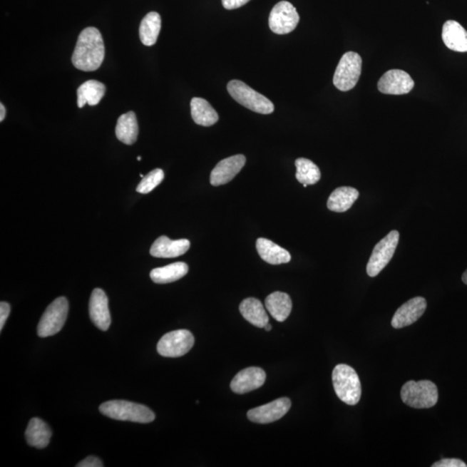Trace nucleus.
Wrapping results in <instances>:
<instances>
[{
    "mask_svg": "<svg viewBox=\"0 0 467 467\" xmlns=\"http://www.w3.org/2000/svg\"><path fill=\"white\" fill-rule=\"evenodd\" d=\"M105 58V46L101 32L95 27H88L78 36L72 63L77 70L91 72L98 70Z\"/></svg>",
    "mask_w": 467,
    "mask_h": 467,
    "instance_id": "f257e3e1",
    "label": "nucleus"
},
{
    "mask_svg": "<svg viewBox=\"0 0 467 467\" xmlns=\"http://www.w3.org/2000/svg\"><path fill=\"white\" fill-rule=\"evenodd\" d=\"M100 412L105 416L117 421L150 424L155 419V414L145 405L132 401H108L100 406Z\"/></svg>",
    "mask_w": 467,
    "mask_h": 467,
    "instance_id": "f03ea898",
    "label": "nucleus"
},
{
    "mask_svg": "<svg viewBox=\"0 0 467 467\" xmlns=\"http://www.w3.org/2000/svg\"><path fill=\"white\" fill-rule=\"evenodd\" d=\"M332 383L336 395L348 405L359 404L362 387L354 369L347 364H339L333 369Z\"/></svg>",
    "mask_w": 467,
    "mask_h": 467,
    "instance_id": "7ed1b4c3",
    "label": "nucleus"
},
{
    "mask_svg": "<svg viewBox=\"0 0 467 467\" xmlns=\"http://www.w3.org/2000/svg\"><path fill=\"white\" fill-rule=\"evenodd\" d=\"M404 403L414 409H429L437 404V386L431 381H409L401 391Z\"/></svg>",
    "mask_w": 467,
    "mask_h": 467,
    "instance_id": "20e7f679",
    "label": "nucleus"
},
{
    "mask_svg": "<svg viewBox=\"0 0 467 467\" xmlns=\"http://www.w3.org/2000/svg\"><path fill=\"white\" fill-rule=\"evenodd\" d=\"M227 88L232 98L251 111L262 115H270L274 111V106L270 100L241 81H230Z\"/></svg>",
    "mask_w": 467,
    "mask_h": 467,
    "instance_id": "39448f33",
    "label": "nucleus"
},
{
    "mask_svg": "<svg viewBox=\"0 0 467 467\" xmlns=\"http://www.w3.org/2000/svg\"><path fill=\"white\" fill-rule=\"evenodd\" d=\"M363 61L356 52L345 53L337 66L333 83L340 91H349L354 88L362 71Z\"/></svg>",
    "mask_w": 467,
    "mask_h": 467,
    "instance_id": "423d86ee",
    "label": "nucleus"
},
{
    "mask_svg": "<svg viewBox=\"0 0 467 467\" xmlns=\"http://www.w3.org/2000/svg\"><path fill=\"white\" fill-rule=\"evenodd\" d=\"M68 312V302L66 298L56 299L47 307L38 326V335L40 338H47L56 334L66 322Z\"/></svg>",
    "mask_w": 467,
    "mask_h": 467,
    "instance_id": "0eeeda50",
    "label": "nucleus"
},
{
    "mask_svg": "<svg viewBox=\"0 0 467 467\" xmlns=\"http://www.w3.org/2000/svg\"><path fill=\"white\" fill-rule=\"evenodd\" d=\"M399 232L392 230L374 247L367 265V274L369 277H376L391 262L399 242Z\"/></svg>",
    "mask_w": 467,
    "mask_h": 467,
    "instance_id": "6e6552de",
    "label": "nucleus"
},
{
    "mask_svg": "<svg viewBox=\"0 0 467 467\" xmlns=\"http://www.w3.org/2000/svg\"><path fill=\"white\" fill-rule=\"evenodd\" d=\"M194 337L188 330H178L166 333L158 341L157 350L165 357H178L188 353L194 345Z\"/></svg>",
    "mask_w": 467,
    "mask_h": 467,
    "instance_id": "1a4fd4ad",
    "label": "nucleus"
},
{
    "mask_svg": "<svg viewBox=\"0 0 467 467\" xmlns=\"http://www.w3.org/2000/svg\"><path fill=\"white\" fill-rule=\"evenodd\" d=\"M299 22L296 8L287 1L276 4L270 15V27L275 34L285 35L295 30Z\"/></svg>",
    "mask_w": 467,
    "mask_h": 467,
    "instance_id": "9d476101",
    "label": "nucleus"
},
{
    "mask_svg": "<svg viewBox=\"0 0 467 467\" xmlns=\"http://www.w3.org/2000/svg\"><path fill=\"white\" fill-rule=\"evenodd\" d=\"M415 86V82L407 72L391 70L381 77L377 88L386 95L400 96L409 93Z\"/></svg>",
    "mask_w": 467,
    "mask_h": 467,
    "instance_id": "9b49d317",
    "label": "nucleus"
},
{
    "mask_svg": "<svg viewBox=\"0 0 467 467\" xmlns=\"http://www.w3.org/2000/svg\"><path fill=\"white\" fill-rule=\"evenodd\" d=\"M291 401L289 398L283 397L271 401L261 407L250 409L247 417L251 421L259 424H267L282 419L289 411Z\"/></svg>",
    "mask_w": 467,
    "mask_h": 467,
    "instance_id": "f8f14e48",
    "label": "nucleus"
},
{
    "mask_svg": "<svg viewBox=\"0 0 467 467\" xmlns=\"http://www.w3.org/2000/svg\"><path fill=\"white\" fill-rule=\"evenodd\" d=\"M89 316L92 322L100 330H108L111 324V312L108 308V299L107 294L101 288H96L92 292L89 300Z\"/></svg>",
    "mask_w": 467,
    "mask_h": 467,
    "instance_id": "ddd939ff",
    "label": "nucleus"
},
{
    "mask_svg": "<svg viewBox=\"0 0 467 467\" xmlns=\"http://www.w3.org/2000/svg\"><path fill=\"white\" fill-rule=\"evenodd\" d=\"M245 164L246 158L242 154L225 158L211 172L210 184L214 186L227 184L241 172Z\"/></svg>",
    "mask_w": 467,
    "mask_h": 467,
    "instance_id": "4468645a",
    "label": "nucleus"
},
{
    "mask_svg": "<svg viewBox=\"0 0 467 467\" xmlns=\"http://www.w3.org/2000/svg\"><path fill=\"white\" fill-rule=\"evenodd\" d=\"M426 309V302L424 298H413L404 303L396 312L392 319L391 326L396 329L411 326L424 314Z\"/></svg>",
    "mask_w": 467,
    "mask_h": 467,
    "instance_id": "2eb2a0df",
    "label": "nucleus"
},
{
    "mask_svg": "<svg viewBox=\"0 0 467 467\" xmlns=\"http://www.w3.org/2000/svg\"><path fill=\"white\" fill-rule=\"evenodd\" d=\"M265 381L266 373L262 369L250 367L242 369L234 377L230 388L233 392L242 395L261 388Z\"/></svg>",
    "mask_w": 467,
    "mask_h": 467,
    "instance_id": "dca6fc26",
    "label": "nucleus"
},
{
    "mask_svg": "<svg viewBox=\"0 0 467 467\" xmlns=\"http://www.w3.org/2000/svg\"><path fill=\"white\" fill-rule=\"evenodd\" d=\"M190 247L189 240H170L162 235L153 242L150 254L157 258H175L185 254Z\"/></svg>",
    "mask_w": 467,
    "mask_h": 467,
    "instance_id": "f3484780",
    "label": "nucleus"
},
{
    "mask_svg": "<svg viewBox=\"0 0 467 467\" xmlns=\"http://www.w3.org/2000/svg\"><path fill=\"white\" fill-rule=\"evenodd\" d=\"M442 40L445 46L456 52H467V31L453 20H448L442 28Z\"/></svg>",
    "mask_w": 467,
    "mask_h": 467,
    "instance_id": "a211bd4d",
    "label": "nucleus"
},
{
    "mask_svg": "<svg viewBox=\"0 0 467 467\" xmlns=\"http://www.w3.org/2000/svg\"><path fill=\"white\" fill-rule=\"evenodd\" d=\"M257 250L263 261L272 265H279L291 261L289 252L275 245L269 239L259 238L257 241Z\"/></svg>",
    "mask_w": 467,
    "mask_h": 467,
    "instance_id": "6ab92c4d",
    "label": "nucleus"
},
{
    "mask_svg": "<svg viewBox=\"0 0 467 467\" xmlns=\"http://www.w3.org/2000/svg\"><path fill=\"white\" fill-rule=\"evenodd\" d=\"M52 432L50 426L39 418H32L27 426V443L34 448L43 449L50 443Z\"/></svg>",
    "mask_w": 467,
    "mask_h": 467,
    "instance_id": "aec40b11",
    "label": "nucleus"
},
{
    "mask_svg": "<svg viewBox=\"0 0 467 467\" xmlns=\"http://www.w3.org/2000/svg\"><path fill=\"white\" fill-rule=\"evenodd\" d=\"M359 197V193L356 189L348 186L339 187L329 197L327 207L333 212H345L351 208Z\"/></svg>",
    "mask_w": 467,
    "mask_h": 467,
    "instance_id": "412c9836",
    "label": "nucleus"
},
{
    "mask_svg": "<svg viewBox=\"0 0 467 467\" xmlns=\"http://www.w3.org/2000/svg\"><path fill=\"white\" fill-rule=\"evenodd\" d=\"M267 311L279 322H285L290 315L292 303L290 296L282 292H274L265 300Z\"/></svg>",
    "mask_w": 467,
    "mask_h": 467,
    "instance_id": "4be33fe9",
    "label": "nucleus"
},
{
    "mask_svg": "<svg viewBox=\"0 0 467 467\" xmlns=\"http://www.w3.org/2000/svg\"><path fill=\"white\" fill-rule=\"evenodd\" d=\"M239 309L243 318L255 327L264 328L267 324H269V316L264 309L263 304L257 299L247 298L243 300L240 304Z\"/></svg>",
    "mask_w": 467,
    "mask_h": 467,
    "instance_id": "5701e85b",
    "label": "nucleus"
},
{
    "mask_svg": "<svg viewBox=\"0 0 467 467\" xmlns=\"http://www.w3.org/2000/svg\"><path fill=\"white\" fill-rule=\"evenodd\" d=\"M117 139L125 145L135 144L139 135V125L135 113L128 112L121 115L116 128Z\"/></svg>",
    "mask_w": 467,
    "mask_h": 467,
    "instance_id": "b1692460",
    "label": "nucleus"
},
{
    "mask_svg": "<svg viewBox=\"0 0 467 467\" xmlns=\"http://www.w3.org/2000/svg\"><path fill=\"white\" fill-rule=\"evenodd\" d=\"M190 112L195 123L202 127H210L219 120L218 113L208 101L198 97H194L190 101Z\"/></svg>",
    "mask_w": 467,
    "mask_h": 467,
    "instance_id": "393cba45",
    "label": "nucleus"
},
{
    "mask_svg": "<svg viewBox=\"0 0 467 467\" xmlns=\"http://www.w3.org/2000/svg\"><path fill=\"white\" fill-rule=\"evenodd\" d=\"M106 93L103 83L96 80H89L77 89V105L83 108L85 105L96 106L98 104Z\"/></svg>",
    "mask_w": 467,
    "mask_h": 467,
    "instance_id": "a878e982",
    "label": "nucleus"
},
{
    "mask_svg": "<svg viewBox=\"0 0 467 467\" xmlns=\"http://www.w3.org/2000/svg\"><path fill=\"white\" fill-rule=\"evenodd\" d=\"M161 30V17L156 11L149 12L142 19L140 26V39L145 46H153L157 43Z\"/></svg>",
    "mask_w": 467,
    "mask_h": 467,
    "instance_id": "bb28decb",
    "label": "nucleus"
},
{
    "mask_svg": "<svg viewBox=\"0 0 467 467\" xmlns=\"http://www.w3.org/2000/svg\"><path fill=\"white\" fill-rule=\"evenodd\" d=\"M189 267L185 262H175L168 266L158 267L150 274L153 282L157 284H168L180 279L188 273Z\"/></svg>",
    "mask_w": 467,
    "mask_h": 467,
    "instance_id": "cd10ccee",
    "label": "nucleus"
},
{
    "mask_svg": "<svg viewBox=\"0 0 467 467\" xmlns=\"http://www.w3.org/2000/svg\"><path fill=\"white\" fill-rule=\"evenodd\" d=\"M296 168V178L300 184H306L307 185H315L318 183L322 178L319 168L314 162L307 160V158H299L295 161Z\"/></svg>",
    "mask_w": 467,
    "mask_h": 467,
    "instance_id": "c85d7f7f",
    "label": "nucleus"
},
{
    "mask_svg": "<svg viewBox=\"0 0 467 467\" xmlns=\"http://www.w3.org/2000/svg\"><path fill=\"white\" fill-rule=\"evenodd\" d=\"M164 178L165 173L163 170H153L148 175L142 178L139 185L137 186V193L142 194L151 193L158 185L161 184L162 181L164 180Z\"/></svg>",
    "mask_w": 467,
    "mask_h": 467,
    "instance_id": "c756f323",
    "label": "nucleus"
},
{
    "mask_svg": "<svg viewBox=\"0 0 467 467\" xmlns=\"http://www.w3.org/2000/svg\"><path fill=\"white\" fill-rule=\"evenodd\" d=\"M464 461L458 458H442L441 461L434 463L432 467H466Z\"/></svg>",
    "mask_w": 467,
    "mask_h": 467,
    "instance_id": "7c9ffc66",
    "label": "nucleus"
},
{
    "mask_svg": "<svg viewBox=\"0 0 467 467\" xmlns=\"http://www.w3.org/2000/svg\"><path fill=\"white\" fill-rule=\"evenodd\" d=\"M11 312L10 304L7 302L0 303V330H3Z\"/></svg>",
    "mask_w": 467,
    "mask_h": 467,
    "instance_id": "2f4dec72",
    "label": "nucleus"
},
{
    "mask_svg": "<svg viewBox=\"0 0 467 467\" xmlns=\"http://www.w3.org/2000/svg\"><path fill=\"white\" fill-rule=\"evenodd\" d=\"M77 467H103V462L95 456H89L76 465Z\"/></svg>",
    "mask_w": 467,
    "mask_h": 467,
    "instance_id": "473e14b6",
    "label": "nucleus"
},
{
    "mask_svg": "<svg viewBox=\"0 0 467 467\" xmlns=\"http://www.w3.org/2000/svg\"><path fill=\"white\" fill-rule=\"evenodd\" d=\"M250 0H222V6L227 10H235L242 7Z\"/></svg>",
    "mask_w": 467,
    "mask_h": 467,
    "instance_id": "72a5a7b5",
    "label": "nucleus"
},
{
    "mask_svg": "<svg viewBox=\"0 0 467 467\" xmlns=\"http://www.w3.org/2000/svg\"><path fill=\"white\" fill-rule=\"evenodd\" d=\"M6 108L3 103H0V123H2L6 118Z\"/></svg>",
    "mask_w": 467,
    "mask_h": 467,
    "instance_id": "f704fd0d",
    "label": "nucleus"
},
{
    "mask_svg": "<svg viewBox=\"0 0 467 467\" xmlns=\"http://www.w3.org/2000/svg\"><path fill=\"white\" fill-rule=\"evenodd\" d=\"M462 282L467 285V270L465 271V273L462 275Z\"/></svg>",
    "mask_w": 467,
    "mask_h": 467,
    "instance_id": "c9c22d12",
    "label": "nucleus"
},
{
    "mask_svg": "<svg viewBox=\"0 0 467 467\" xmlns=\"http://www.w3.org/2000/svg\"><path fill=\"white\" fill-rule=\"evenodd\" d=\"M264 329H265L266 331L270 332L272 330V326L270 324H267Z\"/></svg>",
    "mask_w": 467,
    "mask_h": 467,
    "instance_id": "e433bc0d",
    "label": "nucleus"
},
{
    "mask_svg": "<svg viewBox=\"0 0 467 467\" xmlns=\"http://www.w3.org/2000/svg\"><path fill=\"white\" fill-rule=\"evenodd\" d=\"M137 160H139V161H140V160H141V157H140V156L138 157V158H137Z\"/></svg>",
    "mask_w": 467,
    "mask_h": 467,
    "instance_id": "4c0bfd02",
    "label": "nucleus"
},
{
    "mask_svg": "<svg viewBox=\"0 0 467 467\" xmlns=\"http://www.w3.org/2000/svg\"><path fill=\"white\" fill-rule=\"evenodd\" d=\"M140 176L141 178H144V177H145V176L143 175V174H142V173L140 174Z\"/></svg>",
    "mask_w": 467,
    "mask_h": 467,
    "instance_id": "58836bf2",
    "label": "nucleus"
}]
</instances>
